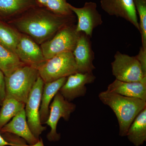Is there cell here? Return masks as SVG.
Masks as SVG:
<instances>
[{"instance_id": "14", "label": "cell", "mask_w": 146, "mask_h": 146, "mask_svg": "<svg viewBox=\"0 0 146 146\" xmlns=\"http://www.w3.org/2000/svg\"><path fill=\"white\" fill-rule=\"evenodd\" d=\"M6 133H12L23 138L28 144L31 145H35L40 140L34 136L29 127L25 108L0 129L1 134Z\"/></svg>"}, {"instance_id": "6", "label": "cell", "mask_w": 146, "mask_h": 146, "mask_svg": "<svg viewBox=\"0 0 146 146\" xmlns=\"http://www.w3.org/2000/svg\"><path fill=\"white\" fill-rule=\"evenodd\" d=\"M111 66L112 74L120 81L138 82L146 77L136 56H130L117 51Z\"/></svg>"}, {"instance_id": "7", "label": "cell", "mask_w": 146, "mask_h": 146, "mask_svg": "<svg viewBox=\"0 0 146 146\" xmlns=\"http://www.w3.org/2000/svg\"><path fill=\"white\" fill-rule=\"evenodd\" d=\"M44 82L39 76L37 78L25 104V111L27 122L32 133L37 139L47 127L40 121L39 110Z\"/></svg>"}, {"instance_id": "22", "label": "cell", "mask_w": 146, "mask_h": 146, "mask_svg": "<svg viewBox=\"0 0 146 146\" xmlns=\"http://www.w3.org/2000/svg\"><path fill=\"white\" fill-rule=\"evenodd\" d=\"M137 14L139 16L142 46L146 50V0H133Z\"/></svg>"}, {"instance_id": "24", "label": "cell", "mask_w": 146, "mask_h": 146, "mask_svg": "<svg viewBox=\"0 0 146 146\" xmlns=\"http://www.w3.org/2000/svg\"><path fill=\"white\" fill-rule=\"evenodd\" d=\"M3 137L10 144V146H44L42 139L34 145H28L23 138L11 133H6L2 134Z\"/></svg>"}, {"instance_id": "18", "label": "cell", "mask_w": 146, "mask_h": 146, "mask_svg": "<svg viewBox=\"0 0 146 146\" xmlns=\"http://www.w3.org/2000/svg\"><path fill=\"white\" fill-rule=\"evenodd\" d=\"M128 139L136 146L142 145L146 141V108L133 120L127 132Z\"/></svg>"}, {"instance_id": "13", "label": "cell", "mask_w": 146, "mask_h": 146, "mask_svg": "<svg viewBox=\"0 0 146 146\" xmlns=\"http://www.w3.org/2000/svg\"><path fill=\"white\" fill-rule=\"evenodd\" d=\"M91 38L84 33L80 32L73 51L78 72L92 73L96 69L93 63L95 55Z\"/></svg>"}, {"instance_id": "23", "label": "cell", "mask_w": 146, "mask_h": 146, "mask_svg": "<svg viewBox=\"0 0 146 146\" xmlns=\"http://www.w3.org/2000/svg\"><path fill=\"white\" fill-rule=\"evenodd\" d=\"M67 0H48L46 8L52 13L62 16H70L73 13L69 8Z\"/></svg>"}, {"instance_id": "17", "label": "cell", "mask_w": 146, "mask_h": 146, "mask_svg": "<svg viewBox=\"0 0 146 146\" xmlns=\"http://www.w3.org/2000/svg\"><path fill=\"white\" fill-rule=\"evenodd\" d=\"M38 5L36 0H0V14L5 17H14Z\"/></svg>"}, {"instance_id": "25", "label": "cell", "mask_w": 146, "mask_h": 146, "mask_svg": "<svg viewBox=\"0 0 146 146\" xmlns=\"http://www.w3.org/2000/svg\"><path fill=\"white\" fill-rule=\"evenodd\" d=\"M136 56L140 63L143 72L146 76V50L141 46L138 54Z\"/></svg>"}, {"instance_id": "8", "label": "cell", "mask_w": 146, "mask_h": 146, "mask_svg": "<svg viewBox=\"0 0 146 146\" xmlns=\"http://www.w3.org/2000/svg\"><path fill=\"white\" fill-rule=\"evenodd\" d=\"M76 107L75 104L65 99L59 91L57 92L50 104L49 115L45 123L51 128L50 131L47 135L49 141L55 142L60 140V134L57 132L58 121L61 118L68 121L71 114L75 110Z\"/></svg>"}, {"instance_id": "15", "label": "cell", "mask_w": 146, "mask_h": 146, "mask_svg": "<svg viewBox=\"0 0 146 146\" xmlns=\"http://www.w3.org/2000/svg\"><path fill=\"white\" fill-rule=\"evenodd\" d=\"M107 90L124 96L137 98L146 101V77L141 81L134 82L116 79L108 85Z\"/></svg>"}, {"instance_id": "16", "label": "cell", "mask_w": 146, "mask_h": 146, "mask_svg": "<svg viewBox=\"0 0 146 146\" xmlns=\"http://www.w3.org/2000/svg\"><path fill=\"white\" fill-rule=\"evenodd\" d=\"M63 77L55 81L45 83L41 97L39 115L42 124H45L49 115L50 102L67 80Z\"/></svg>"}, {"instance_id": "28", "label": "cell", "mask_w": 146, "mask_h": 146, "mask_svg": "<svg viewBox=\"0 0 146 146\" xmlns=\"http://www.w3.org/2000/svg\"><path fill=\"white\" fill-rule=\"evenodd\" d=\"M48 0H36L37 3L42 7H46Z\"/></svg>"}, {"instance_id": "2", "label": "cell", "mask_w": 146, "mask_h": 146, "mask_svg": "<svg viewBox=\"0 0 146 146\" xmlns=\"http://www.w3.org/2000/svg\"><path fill=\"white\" fill-rule=\"evenodd\" d=\"M101 101L113 110L119 123V135L126 136L129 128L138 114L146 108V101L106 90L99 94Z\"/></svg>"}, {"instance_id": "4", "label": "cell", "mask_w": 146, "mask_h": 146, "mask_svg": "<svg viewBox=\"0 0 146 146\" xmlns=\"http://www.w3.org/2000/svg\"><path fill=\"white\" fill-rule=\"evenodd\" d=\"M39 76L45 83L51 82L78 72L72 52L58 54L46 60L38 69Z\"/></svg>"}, {"instance_id": "3", "label": "cell", "mask_w": 146, "mask_h": 146, "mask_svg": "<svg viewBox=\"0 0 146 146\" xmlns=\"http://www.w3.org/2000/svg\"><path fill=\"white\" fill-rule=\"evenodd\" d=\"M39 76L37 69L25 65L5 76V98H12L26 104Z\"/></svg>"}, {"instance_id": "12", "label": "cell", "mask_w": 146, "mask_h": 146, "mask_svg": "<svg viewBox=\"0 0 146 146\" xmlns=\"http://www.w3.org/2000/svg\"><path fill=\"white\" fill-rule=\"evenodd\" d=\"M101 6L108 15L123 18L140 31L133 0H100Z\"/></svg>"}, {"instance_id": "20", "label": "cell", "mask_w": 146, "mask_h": 146, "mask_svg": "<svg viewBox=\"0 0 146 146\" xmlns=\"http://www.w3.org/2000/svg\"><path fill=\"white\" fill-rule=\"evenodd\" d=\"M0 110V129L25 109V104L12 98H5Z\"/></svg>"}, {"instance_id": "21", "label": "cell", "mask_w": 146, "mask_h": 146, "mask_svg": "<svg viewBox=\"0 0 146 146\" xmlns=\"http://www.w3.org/2000/svg\"><path fill=\"white\" fill-rule=\"evenodd\" d=\"M21 33L16 29L0 22V44L15 54Z\"/></svg>"}, {"instance_id": "27", "label": "cell", "mask_w": 146, "mask_h": 146, "mask_svg": "<svg viewBox=\"0 0 146 146\" xmlns=\"http://www.w3.org/2000/svg\"><path fill=\"white\" fill-rule=\"evenodd\" d=\"M10 146V144L8 143L3 137L2 134L0 133V146Z\"/></svg>"}, {"instance_id": "5", "label": "cell", "mask_w": 146, "mask_h": 146, "mask_svg": "<svg viewBox=\"0 0 146 146\" xmlns=\"http://www.w3.org/2000/svg\"><path fill=\"white\" fill-rule=\"evenodd\" d=\"M80 33L76 31V25H68L58 32L52 38L41 44V49L46 60L61 53L73 52Z\"/></svg>"}, {"instance_id": "9", "label": "cell", "mask_w": 146, "mask_h": 146, "mask_svg": "<svg viewBox=\"0 0 146 146\" xmlns=\"http://www.w3.org/2000/svg\"><path fill=\"white\" fill-rule=\"evenodd\" d=\"M69 8L76 15L78 23L76 31L83 32L92 37L94 29L103 23L102 15L97 10L96 3L86 2L83 7L78 8L68 4Z\"/></svg>"}, {"instance_id": "1", "label": "cell", "mask_w": 146, "mask_h": 146, "mask_svg": "<svg viewBox=\"0 0 146 146\" xmlns=\"http://www.w3.org/2000/svg\"><path fill=\"white\" fill-rule=\"evenodd\" d=\"M74 16H62L52 13L47 9L34 7L13 20L12 23L19 32L27 35L37 44L52 38L64 27L73 24Z\"/></svg>"}, {"instance_id": "26", "label": "cell", "mask_w": 146, "mask_h": 146, "mask_svg": "<svg viewBox=\"0 0 146 146\" xmlns=\"http://www.w3.org/2000/svg\"><path fill=\"white\" fill-rule=\"evenodd\" d=\"M6 97L5 76L0 70V106H1Z\"/></svg>"}, {"instance_id": "10", "label": "cell", "mask_w": 146, "mask_h": 146, "mask_svg": "<svg viewBox=\"0 0 146 146\" xmlns=\"http://www.w3.org/2000/svg\"><path fill=\"white\" fill-rule=\"evenodd\" d=\"M15 54L25 65L36 69L46 62L40 46L29 36L21 33Z\"/></svg>"}, {"instance_id": "11", "label": "cell", "mask_w": 146, "mask_h": 146, "mask_svg": "<svg viewBox=\"0 0 146 146\" xmlns=\"http://www.w3.org/2000/svg\"><path fill=\"white\" fill-rule=\"evenodd\" d=\"M96 77L93 73L77 72L69 76L59 92L68 101L80 97H83L86 93L85 85L93 83Z\"/></svg>"}, {"instance_id": "19", "label": "cell", "mask_w": 146, "mask_h": 146, "mask_svg": "<svg viewBox=\"0 0 146 146\" xmlns=\"http://www.w3.org/2000/svg\"><path fill=\"white\" fill-rule=\"evenodd\" d=\"M16 54L0 44V70L5 76H8L19 68L25 65Z\"/></svg>"}]
</instances>
